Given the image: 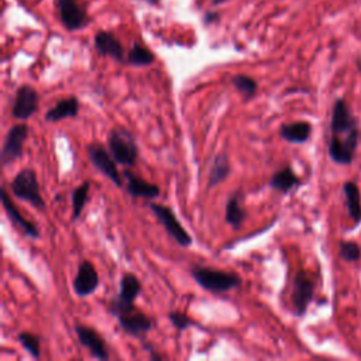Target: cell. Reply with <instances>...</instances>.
Returning a JSON list of instances; mask_svg holds the SVG:
<instances>
[{
  "label": "cell",
  "mask_w": 361,
  "mask_h": 361,
  "mask_svg": "<svg viewBox=\"0 0 361 361\" xmlns=\"http://www.w3.org/2000/svg\"><path fill=\"white\" fill-rule=\"evenodd\" d=\"M191 276L202 289L213 295L228 294L240 288L243 283L242 277L235 273H228V271L203 265H194L191 268Z\"/></svg>",
  "instance_id": "1"
},
{
  "label": "cell",
  "mask_w": 361,
  "mask_h": 361,
  "mask_svg": "<svg viewBox=\"0 0 361 361\" xmlns=\"http://www.w3.org/2000/svg\"><path fill=\"white\" fill-rule=\"evenodd\" d=\"M108 147L117 164L127 168L134 167L139 160V146L133 133L124 127H115L110 130L108 137Z\"/></svg>",
  "instance_id": "2"
},
{
  "label": "cell",
  "mask_w": 361,
  "mask_h": 361,
  "mask_svg": "<svg viewBox=\"0 0 361 361\" xmlns=\"http://www.w3.org/2000/svg\"><path fill=\"white\" fill-rule=\"evenodd\" d=\"M9 188L17 199L30 203L34 209L45 210V208H47L42 199L37 174L34 169L24 168L17 172L16 176L10 180Z\"/></svg>",
  "instance_id": "3"
},
{
  "label": "cell",
  "mask_w": 361,
  "mask_h": 361,
  "mask_svg": "<svg viewBox=\"0 0 361 361\" xmlns=\"http://www.w3.org/2000/svg\"><path fill=\"white\" fill-rule=\"evenodd\" d=\"M151 212L156 215L157 220L162 224V228L165 229L167 235L174 239L180 247L188 249L192 246L194 240L191 237V235L184 229V226L180 224V221L176 219V215L174 213V210L165 205L161 203H154L151 202L150 205Z\"/></svg>",
  "instance_id": "4"
},
{
  "label": "cell",
  "mask_w": 361,
  "mask_h": 361,
  "mask_svg": "<svg viewBox=\"0 0 361 361\" xmlns=\"http://www.w3.org/2000/svg\"><path fill=\"white\" fill-rule=\"evenodd\" d=\"M86 153L89 161L92 162V165L101 174H103L109 180H112L117 188H123V179L117 169V162L110 154V151H108L99 143H92L86 147Z\"/></svg>",
  "instance_id": "5"
},
{
  "label": "cell",
  "mask_w": 361,
  "mask_h": 361,
  "mask_svg": "<svg viewBox=\"0 0 361 361\" xmlns=\"http://www.w3.org/2000/svg\"><path fill=\"white\" fill-rule=\"evenodd\" d=\"M27 137H28V126L26 123H19L9 128L3 142L2 154H0V160H2L3 167H9L10 164L16 162L23 157L24 143Z\"/></svg>",
  "instance_id": "6"
},
{
  "label": "cell",
  "mask_w": 361,
  "mask_h": 361,
  "mask_svg": "<svg viewBox=\"0 0 361 361\" xmlns=\"http://www.w3.org/2000/svg\"><path fill=\"white\" fill-rule=\"evenodd\" d=\"M313 296H314V283L303 269L298 271L292 281L291 301H292L295 314L299 316V318L306 314L308 308L313 301Z\"/></svg>",
  "instance_id": "7"
},
{
  "label": "cell",
  "mask_w": 361,
  "mask_h": 361,
  "mask_svg": "<svg viewBox=\"0 0 361 361\" xmlns=\"http://www.w3.org/2000/svg\"><path fill=\"white\" fill-rule=\"evenodd\" d=\"M119 325L121 330L139 340H146V336L149 332L154 329V321L143 312H140L137 308H134L126 313H121L117 316Z\"/></svg>",
  "instance_id": "8"
},
{
  "label": "cell",
  "mask_w": 361,
  "mask_h": 361,
  "mask_svg": "<svg viewBox=\"0 0 361 361\" xmlns=\"http://www.w3.org/2000/svg\"><path fill=\"white\" fill-rule=\"evenodd\" d=\"M40 108V96L37 90L30 85L17 87L15 99L12 102V116L16 120H28Z\"/></svg>",
  "instance_id": "9"
},
{
  "label": "cell",
  "mask_w": 361,
  "mask_h": 361,
  "mask_svg": "<svg viewBox=\"0 0 361 361\" xmlns=\"http://www.w3.org/2000/svg\"><path fill=\"white\" fill-rule=\"evenodd\" d=\"M57 12L61 23L69 31L82 30L89 24V16L78 0H57Z\"/></svg>",
  "instance_id": "10"
},
{
  "label": "cell",
  "mask_w": 361,
  "mask_h": 361,
  "mask_svg": "<svg viewBox=\"0 0 361 361\" xmlns=\"http://www.w3.org/2000/svg\"><path fill=\"white\" fill-rule=\"evenodd\" d=\"M330 130H332V135H337V137H342V135L343 137H347L350 134L360 133L357 126V119L353 116L347 102L342 98L335 102Z\"/></svg>",
  "instance_id": "11"
},
{
  "label": "cell",
  "mask_w": 361,
  "mask_h": 361,
  "mask_svg": "<svg viewBox=\"0 0 361 361\" xmlns=\"http://www.w3.org/2000/svg\"><path fill=\"white\" fill-rule=\"evenodd\" d=\"M75 333H76V337H78V342L81 343V346L85 347L94 358L101 360V361L110 360V354L108 351L105 339L94 328H89L82 324H76Z\"/></svg>",
  "instance_id": "12"
},
{
  "label": "cell",
  "mask_w": 361,
  "mask_h": 361,
  "mask_svg": "<svg viewBox=\"0 0 361 361\" xmlns=\"http://www.w3.org/2000/svg\"><path fill=\"white\" fill-rule=\"evenodd\" d=\"M99 284H101L99 274L95 265L87 260H83L78 267L76 276L72 283V288L75 294L79 298H87L99 288Z\"/></svg>",
  "instance_id": "13"
},
{
  "label": "cell",
  "mask_w": 361,
  "mask_h": 361,
  "mask_svg": "<svg viewBox=\"0 0 361 361\" xmlns=\"http://www.w3.org/2000/svg\"><path fill=\"white\" fill-rule=\"evenodd\" d=\"M2 205H3V209L9 217V220L12 221V224L15 226V228L20 229L23 235H26L27 237L30 239H38L40 237V230L37 228V224L30 221L28 219H26L20 210L17 209V206L15 205V202L12 201V198L9 196V192L6 191L5 187H2Z\"/></svg>",
  "instance_id": "14"
},
{
  "label": "cell",
  "mask_w": 361,
  "mask_h": 361,
  "mask_svg": "<svg viewBox=\"0 0 361 361\" xmlns=\"http://www.w3.org/2000/svg\"><path fill=\"white\" fill-rule=\"evenodd\" d=\"M126 179V191L133 198H144L149 201H154L160 196L161 191L160 187L156 184H150L144 180L142 176L135 175L130 169H124L123 174Z\"/></svg>",
  "instance_id": "15"
},
{
  "label": "cell",
  "mask_w": 361,
  "mask_h": 361,
  "mask_svg": "<svg viewBox=\"0 0 361 361\" xmlns=\"http://www.w3.org/2000/svg\"><path fill=\"white\" fill-rule=\"evenodd\" d=\"M249 217V212L244 206V196L240 191H235L228 201H226L224 209V221L235 230H239Z\"/></svg>",
  "instance_id": "16"
},
{
  "label": "cell",
  "mask_w": 361,
  "mask_h": 361,
  "mask_svg": "<svg viewBox=\"0 0 361 361\" xmlns=\"http://www.w3.org/2000/svg\"><path fill=\"white\" fill-rule=\"evenodd\" d=\"M312 134V124L306 120L292 121L280 127V137L289 144H305Z\"/></svg>",
  "instance_id": "17"
},
{
  "label": "cell",
  "mask_w": 361,
  "mask_h": 361,
  "mask_svg": "<svg viewBox=\"0 0 361 361\" xmlns=\"http://www.w3.org/2000/svg\"><path fill=\"white\" fill-rule=\"evenodd\" d=\"M95 47L103 57H110L117 62H124V50L121 42L108 31H99L95 35Z\"/></svg>",
  "instance_id": "18"
},
{
  "label": "cell",
  "mask_w": 361,
  "mask_h": 361,
  "mask_svg": "<svg viewBox=\"0 0 361 361\" xmlns=\"http://www.w3.org/2000/svg\"><path fill=\"white\" fill-rule=\"evenodd\" d=\"M79 99L76 96H68L65 99H61L47 110L44 116V120L47 123H58L65 119H72L79 115Z\"/></svg>",
  "instance_id": "19"
},
{
  "label": "cell",
  "mask_w": 361,
  "mask_h": 361,
  "mask_svg": "<svg viewBox=\"0 0 361 361\" xmlns=\"http://www.w3.org/2000/svg\"><path fill=\"white\" fill-rule=\"evenodd\" d=\"M301 184H302L301 178L294 172V169L289 165L277 171L269 179V187L283 195L289 194L292 190H295Z\"/></svg>",
  "instance_id": "20"
},
{
  "label": "cell",
  "mask_w": 361,
  "mask_h": 361,
  "mask_svg": "<svg viewBox=\"0 0 361 361\" xmlns=\"http://www.w3.org/2000/svg\"><path fill=\"white\" fill-rule=\"evenodd\" d=\"M232 172V165L230 160L226 153H220L215 157L212 168L209 171V178H208V190H212L217 187L219 184L224 183L226 179L229 178Z\"/></svg>",
  "instance_id": "21"
},
{
  "label": "cell",
  "mask_w": 361,
  "mask_h": 361,
  "mask_svg": "<svg viewBox=\"0 0 361 361\" xmlns=\"http://www.w3.org/2000/svg\"><path fill=\"white\" fill-rule=\"evenodd\" d=\"M343 194L346 198V205L349 210L350 219L355 223L360 224L361 221V194L360 188L353 180H347L343 185Z\"/></svg>",
  "instance_id": "22"
},
{
  "label": "cell",
  "mask_w": 361,
  "mask_h": 361,
  "mask_svg": "<svg viewBox=\"0 0 361 361\" xmlns=\"http://www.w3.org/2000/svg\"><path fill=\"white\" fill-rule=\"evenodd\" d=\"M142 289L143 287L137 276H134L131 273H124L120 278L117 296L127 303H134L135 299H137L139 295L142 294Z\"/></svg>",
  "instance_id": "23"
},
{
  "label": "cell",
  "mask_w": 361,
  "mask_h": 361,
  "mask_svg": "<svg viewBox=\"0 0 361 361\" xmlns=\"http://www.w3.org/2000/svg\"><path fill=\"white\" fill-rule=\"evenodd\" d=\"M355 151L350 149L346 142L337 135H332L329 140V157L333 162L340 165H350L354 161Z\"/></svg>",
  "instance_id": "24"
},
{
  "label": "cell",
  "mask_w": 361,
  "mask_h": 361,
  "mask_svg": "<svg viewBox=\"0 0 361 361\" xmlns=\"http://www.w3.org/2000/svg\"><path fill=\"white\" fill-rule=\"evenodd\" d=\"M154 61L156 56L139 42H134L131 45V49L126 57V62L131 67H149L154 64Z\"/></svg>",
  "instance_id": "25"
},
{
  "label": "cell",
  "mask_w": 361,
  "mask_h": 361,
  "mask_svg": "<svg viewBox=\"0 0 361 361\" xmlns=\"http://www.w3.org/2000/svg\"><path fill=\"white\" fill-rule=\"evenodd\" d=\"M89 190H90V183L85 180L83 184L76 187L72 192V220H78L82 216L83 208L89 199Z\"/></svg>",
  "instance_id": "26"
},
{
  "label": "cell",
  "mask_w": 361,
  "mask_h": 361,
  "mask_svg": "<svg viewBox=\"0 0 361 361\" xmlns=\"http://www.w3.org/2000/svg\"><path fill=\"white\" fill-rule=\"evenodd\" d=\"M233 86L239 90V92L246 98V99H251L255 94H257V89H258V83L255 79H253L249 75L244 74H239L236 76H233L232 79Z\"/></svg>",
  "instance_id": "27"
},
{
  "label": "cell",
  "mask_w": 361,
  "mask_h": 361,
  "mask_svg": "<svg viewBox=\"0 0 361 361\" xmlns=\"http://www.w3.org/2000/svg\"><path fill=\"white\" fill-rule=\"evenodd\" d=\"M20 344L23 346V349L35 360H40L41 358V354H40V350H41V339L40 336L34 335V333H30V332H22L19 333L17 336Z\"/></svg>",
  "instance_id": "28"
},
{
  "label": "cell",
  "mask_w": 361,
  "mask_h": 361,
  "mask_svg": "<svg viewBox=\"0 0 361 361\" xmlns=\"http://www.w3.org/2000/svg\"><path fill=\"white\" fill-rule=\"evenodd\" d=\"M339 255L346 262L358 261L361 257V249L355 242H344L339 243Z\"/></svg>",
  "instance_id": "29"
},
{
  "label": "cell",
  "mask_w": 361,
  "mask_h": 361,
  "mask_svg": "<svg viewBox=\"0 0 361 361\" xmlns=\"http://www.w3.org/2000/svg\"><path fill=\"white\" fill-rule=\"evenodd\" d=\"M168 319L172 324V326L179 332H185L191 326L195 325V322L190 318V316H187L184 312H179V310H171L168 313Z\"/></svg>",
  "instance_id": "30"
},
{
  "label": "cell",
  "mask_w": 361,
  "mask_h": 361,
  "mask_svg": "<svg viewBox=\"0 0 361 361\" xmlns=\"http://www.w3.org/2000/svg\"><path fill=\"white\" fill-rule=\"evenodd\" d=\"M143 346H144V349H146V351H149V354H150V360H153V361H161V360H164V357L154 349V346H151L149 342H146V340H143Z\"/></svg>",
  "instance_id": "31"
},
{
  "label": "cell",
  "mask_w": 361,
  "mask_h": 361,
  "mask_svg": "<svg viewBox=\"0 0 361 361\" xmlns=\"http://www.w3.org/2000/svg\"><path fill=\"white\" fill-rule=\"evenodd\" d=\"M217 13H215V12H209V13H206L205 15V17H203V20H205V23L206 24H209V23H213L215 20H217Z\"/></svg>",
  "instance_id": "32"
},
{
  "label": "cell",
  "mask_w": 361,
  "mask_h": 361,
  "mask_svg": "<svg viewBox=\"0 0 361 361\" xmlns=\"http://www.w3.org/2000/svg\"><path fill=\"white\" fill-rule=\"evenodd\" d=\"M220 2H224V0H215L213 3H215V5H217V3H220Z\"/></svg>",
  "instance_id": "33"
}]
</instances>
